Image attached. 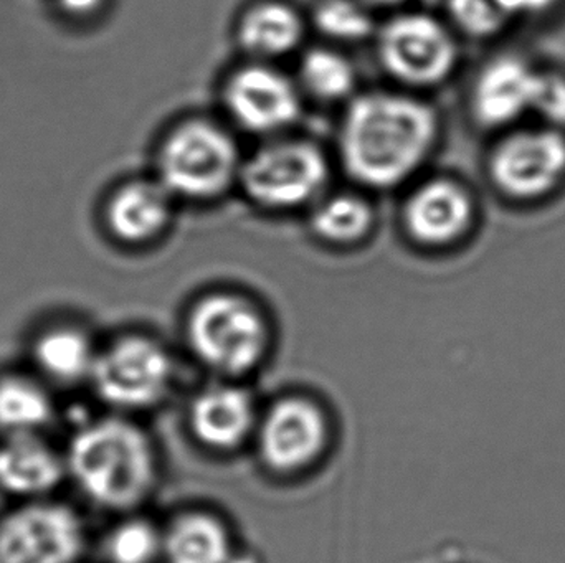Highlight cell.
<instances>
[{
  "mask_svg": "<svg viewBox=\"0 0 565 563\" xmlns=\"http://www.w3.org/2000/svg\"><path fill=\"white\" fill-rule=\"evenodd\" d=\"M329 181L324 152L302 139H281L244 159L238 184L265 210L285 212L315 205Z\"/></svg>",
  "mask_w": 565,
  "mask_h": 563,
  "instance_id": "obj_7",
  "label": "cell"
},
{
  "mask_svg": "<svg viewBox=\"0 0 565 563\" xmlns=\"http://www.w3.org/2000/svg\"><path fill=\"white\" fill-rule=\"evenodd\" d=\"M174 197L154 181H132L109 198L106 208L109 230L129 245H142L164 234L171 224Z\"/></svg>",
  "mask_w": 565,
  "mask_h": 563,
  "instance_id": "obj_18",
  "label": "cell"
},
{
  "mask_svg": "<svg viewBox=\"0 0 565 563\" xmlns=\"http://www.w3.org/2000/svg\"><path fill=\"white\" fill-rule=\"evenodd\" d=\"M65 486L63 443L52 435L0 436V495L7 501L55 498Z\"/></svg>",
  "mask_w": 565,
  "mask_h": 563,
  "instance_id": "obj_14",
  "label": "cell"
},
{
  "mask_svg": "<svg viewBox=\"0 0 565 563\" xmlns=\"http://www.w3.org/2000/svg\"><path fill=\"white\" fill-rule=\"evenodd\" d=\"M189 425L202 445L231 452L255 435L258 416L254 399L242 387H209L191 403Z\"/></svg>",
  "mask_w": 565,
  "mask_h": 563,
  "instance_id": "obj_16",
  "label": "cell"
},
{
  "mask_svg": "<svg viewBox=\"0 0 565 563\" xmlns=\"http://www.w3.org/2000/svg\"><path fill=\"white\" fill-rule=\"evenodd\" d=\"M312 22L326 39L341 43L362 42L375 29L371 9L361 0H321Z\"/></svg>",
  "mask_w": 565,
  "mask_h": 563,
  "instance_id": "obj_24",
  "label": "cell"
},
{
  "mask_svg": "<svg viewBox=\"0 0 565 563\" xmlns=\"http://www.w3.org/2000/svg\"><path fill=\"white\" fill-rule=\"evenodd\" d=\"M540 69L516 53L497 56L478 72L470 91V111L484 129L510 131L533 116Z\"/></svg>",
  "mask_w": 565,
  "mask_h": 563,
  "instance_id": "obj_12",
  "label": "cell"
},
{
  "mask_svg": "<svg viewBox=\"0 0 565 563\" xmlns=\"http://www.w3.org/2000/svg\"><path fill=\"white\" fill-rule=\"evenodd\" d=\"M232 554L227 526L209 512H185L162 529L164 563H231Z\"/></svg>",
  "mask_w": 565,
  "mask_h": 563,
  "instance_id": "obj_20",
  "label": "cell"
},
{
  "mask_svg": "<svg viewBox=\"0 0 565 563\" xmlns=\"http://www.w3.org/2000/svg\"><path fill=\"white\" fill-rule=\"evenodd\" d=\"M224 101L232 119L252 134H280L301 115V88L270 63L237 69L225 85Z\"/></svg>",
  "mask_w": 565,
  "mask_h": 563,
  "instance_id": "obj_11",
  "label": "cell"
},
{
  "mask_svg": "<svg viewBox=\"0 0 565 563\" xmlns=\"http://www.w3.org/2000/svg\"><path fill=\"white\" fill-rule=\"evenodd\" d=\"M440 136L437 111L417 96L371 91L349 101L339 128V159L349 177L387 191L414 177Z\"/></svg>",
  "mask_w": 565,
  "mask_h": 563,
  "instance_id": "obj_2",
  "label": "cell"
},
{
  "mask_svg": "<svg viewBox=\"0 0 565 563\" xmlns=\"http://www.w3.org/2000/svg\"><path fill=\"white\" fill-rule=\"evenodd\" d=\"M477 204L454 178L435 177L418 185L405 201L402 221L408 237L427 248L458 243L470 234Z\"/></svg>",
  "mask_w": 565,
  "mask_h": 563,
  "instance_id": "obj_13",
  "label": "cell"
},
{
  "mask_svg": "<svg viewBox=\"0 0 565 563\" xmlns=\"http://www.w3.org/2000/svg\"><path fill=\"white\" fill-rule=\"evenodd\" d=\"M99 346L102 343L79 324H49L30 337L25 366L60 396L86 390Z\"/></svg>",
  "mask_w": 565,
  "mask_h": 563,
  "instance_id": "obj_15",
  "label": "cell"
},
{
  "mask_svg": "<svg viewBox=\"0 0 565 563\" xmlns=\"http://www.w3.org/2000/svg\"><path fill=\"white\" fill-rule=\"evenodd\" d=\"M374 221L371 202L351 192L324 195L312 205V234L332 247L361 243L371 234Z\"/></svg>",
  "mask_w": 565,
  "mask_h": 563,
  "instance_id": "obj_21",
  "label": "cell"
},
{
  "mask_svg": "<svg viewBox=\"0 0 565 563\" xmlns=\"http://www.w3.org/2000/svg\"><path fill=\"white\" fill-rule=\"evenodd\" d=\"M533 118L540 124L565 131V73L561 69H540Z\"/></svg>",
  "mask_w": 565,
  "mask_h": 563,
  "instance_id": "obj_26",
  "label": "cell"
},
{
  "mask_svg": "<svg viewBox=\"0 0 565 563\" xmlns=\"http://www.w3.org/2000/svg\"><path fill=\"white\" fill-rule=\"evenodd\" d=\"M244 158L221 126L191 119L175 126L158 151V181L174 198L212 201L241 178Z\"/></svg>",
  "mask_w": 565,
  "mask_h": 563,
  "instance_id": "obj_6",
  "label": "cell"
},
{
  "mask_svg": "<svg viewBox=\"0 0 565 563\" xmlns=\"http://www.w3.org/2000/svg\"><path fill=\"white\" fill-rule=\"evenodd\" d=\"M174 382V360L148 334L126 333L102 343L88 393L106 412L135 416L154 409Z\"/></svg>",
  "mask_w": 565,
  "mask_h": 563,
  "instance_id": "obj_4",
  "label": "cell"
},
{
  "mask_svg": "<svg viewBox=\"0 0 565 563\" xmlns=\"http://www.w3.org/2000/svg\"><path fill=\"white\" fill-rule=\"evenodd\" d=\"M447 9L458 32L471 39H493L513 23L497 0H448Z\"/></svg>",
  "mask_w": 565,
  "mask_h": 563,
  "instance_id": "obj_25",
  "label": "cell"
},
{
  "mask_svg": "<svg viewBox=\"0 0 565 563\" xmlns=\"http://www.w3.org/2000/svg\"><path fill=\"white\" fill-rule=\"evenodd\" d=\"M93 554L102 563H158L162 561V529L139 516H116L95 539Z\"/></svg>",
  "mask_w": 565,
  "mask_h": 563,
  "instance_id": "obj_22",
  "label": "cell"
},
{
  "mask_svg": "<svg viewBox=\"0 0 565 563\" xmlns=\"http://www.w3.org/2000/svg\"><path fill=\"white\" fill-rule=\"evenodd\" d=\"M369 9H385V7L401 6V3L407 2V0H361Z\"/></svg>",
  "mask_w": 565,
  "mask_h": 563,
  "instance_id": "obj_29",
  "label": "cell"
},
{
  "mask_svg": "<svg viewBox=\"0 0 565 563\" xmlns=\"http://www.w3.org/2000/svg\"><path fill=\"white\" fill-rule=\"evenodd\" d=\"M241 48L255 62L270 63L299 48L305 22L288 3L260 2L250 7L238 22Z\"/></svg>",
  "mask_w": 565,
  "mask_h": 563,
  "instance_id": "obj_19",
  "label": "cell"
},
{
  "mask_svg": "<svg viewBox=\"0 0 565 563\" xmlns=\"http://www.w3.org/2000/svg\"><path fill=\"white\" fill-rule=\"evenodd\" d=\"M258 453L271 472L292 475L318 462L329 440V425L318 403L286 397L258 419Z\"/></svg>",
  "mask_w": 565,
  "mask_h": 563,
  "instance_id": "obj_10",
  "label": "cell"
},
{
  "mask_svg": "<svg viewBox=\"0 0 565 563\" xmlns=\"http://www.w3.org/2000/svg\"><path fill=\"white\" fill-rule=\"evenodd\" d=\"M60 393L26 366L0 370V436L52 435Z\"/></svg>",
  "mask_w": 565,
  "mask_h": 563,
  "instance_id": "obj_17",
  "label": "cell"
},
{
  "mask_svg": "<svg viewBox=\"0 0 565 563\" xmlns=\"http://www.w3.org/2000/svg\"><path fill=\"white\" fill-rule=\"evenodd\" d=\"M508 19L514 20L540 19L550 15L563 3V0H497Z\"/></svg>",
  "mask_w": 565,
  "mask_h": 563,
  "instance_id": "obj_27",
  "label": "cell"
},
{
  "mask_svg": "<svg viewBox=\"0 0 565 563\" xmlns=\"http://www.w3.org/2000/svg\"><path fill=\"white\" fill-rule=\"evenodd\" d=\"M385 72L411 88H435L454 75L460 48L454 32L428 13H401L377 33Z\"/></svg>",
  "mask_w": 565,
  "mask_h": 563,
  "instance_id": "obj_8",
  "label": "cell"
},
{
  "mask_svg": "<svg viewBox=\"0 0 565 563\" xmlns=\"http://www.w3.org/2000/svg\"><path fill=\"white\" fill-rule=\"evenodd\" d=\"M62 443L66 486L85 509L111 518L132 515L158 486V453L135 416L106 410L85 415Z\"/></svg>",
  "mask_w": 565,
  "mask_h": 563,
  "instance_id": "obj_1",
  "label": "cell"
},
{
  "mask_svg": "<svg viewBox=\"0 0 565 563\" xmlns=\"http://www.w3.org/2000/svg\"><path fill=\"white\" fill-rule=\"evenodd\" d=\"M488 172L504 197H547L565 181V131L544 124L510 129L494 145Z\"/></svg>",
  "mask_w": 565,
  "mask_h": 563,
  "instance_id": "obj_9",
  "label": "cell"
},
{
  "mask_svg": "<svg viewBox=\"0 0 565 563\" xmlns=\"http://www.w3.org/2000/svg\"><path fill=\"white\" fill-rule=\"evenodd\" d=\"M102 2L103 0H58L62 9L73 15H88V13L95 12Z\"/></svg>",
  "mask_w": 565,
  "mask_h": 563,
  "instance_id": "obj_28",
  "label": "cell"
},
{
  "mask_svg": "<svg viewBox=\"0 0 565 563\" xmlns=\"http://www.w3.org/2000/svg\"><path fill=\"white\" fill-rule=\"evenodd\" d=\"M93 545L85 508L62 496L0 512V563H86Z\"/></svg>",
  "mask_w": 565,
  "mask_h": 563,
  "instance_id": "obj_5",
  "label": "cell"
},
{
  "mask_svg": "<svg viewBox=\"0 0 565 563\" xmlns=\"http://www.w3.org/2000/svg\"><path fill=\"white\" fill-rule=\"evenodd\" d=\"M185 334L195 359L225 377L257 369L270 346L262 311L247 297L227 291L207 294L194 304Z\"/></svg>",
  "mask_w": 565,
  "mask_h": 563,
  "instance_id": "obj_3",
  "label": "cell"
},
{
  "mask_svg": "<svg viewBox=\"0 0 565 563\" xmlns=\"http://www.w3.org/2000/svg\"><path fill=\"white\" fill-rule=\"evenodd\" d=\"M298 79L299 88L312 98L335 102L354 98L358 73L338 50L312 48L299 62Z\"/></svg>",
  "mask_w": 565,
  "mask_h": 563,
  "instance_id": "obj_23",
  "label": "cell"
}]
</instances>
